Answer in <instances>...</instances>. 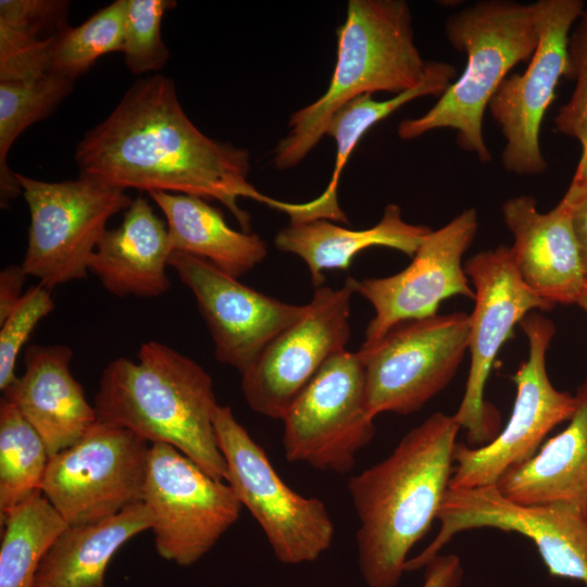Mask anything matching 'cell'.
I'll return each instance as SVG.
<instances>
[{
	"instance_id": "1",
	"label": "cell",
	"mask_w": 587,
	"mask_h": 587,
	"mask_svg": "<svg viewBox=\"0 0 587 587\" xmlns=\"http://www.w3.org/2000/svg\"><path fill=\"white\" fill-rule=\"evenodd\" d=\"M80 175L124 190L182 193L223 203L250 229L237 200L248 198L285 212L288 202L261 193L249 180L250 153L204 135L189 120L172 79L136 80L116 108L76 147Z\"/></svg>"
},
{
	"instance_id": "2",
	"label": "cell",
	"mask_w": 587,
	"mask_h": 587,
	"mask_svg": "<svg viewBox=\"0 0 587 587\" xmlns=\"http://www.w3.org/2000/svg\"><path fill=\"white\" fill-rule=\"evenodd\" d=\"M460 425L436 412L391 453L348 483L355 510L358 562L369 587H395L408 554L429 530L449 489Z\"/></svg>"
},
{
	"instance_id": "3",
	"label": "cell",
	"mask_w": 587,
	"mask_h": 587,
	"mask_svg": "<svg viewBox=\"0 0 587 587\" xmlns=\"http://www.w3.org/2000/svg\"><path fill=\"white\" fill-rule=\"evenodd\" d=\"M218 405L213 380L200 364L151 340L140 346L136 361L108 363L93 407L97 421L128 429L151 445L168 444L226 482L214 427Z\"/></svg>"
},
{
	"instance_id": "4",
	"label": "cell",
	"mask_w": 587,
	"mask_h": 587,
	"mask_svg": "<svg viewBox=\"0 0 587 587\" xmlns=\"http://www.w3.org/2000/svg\"><path fill=\"white\" fill-rule=\"evenodd\" d=\"M337 59L327 90L289 118L274 151V165L299 164L325 135L332 115L348 101L377 91L401 93L417 86L426 63L415 42L403 0H350L337 29Z\"/></svg>"
},
{
	"instance_id": "5",
	"label": "cell",
	"mask_w": 587,
	"mask_h": 587,
	"mask_svg": "<svg viewBox=\"0 0 587 587\" xmlns=\"http://www.w3.org/2000/svg\"><path fill=\"white\" fill-rule=\"evenodd\" d=\"M445 33L451 47L466 55L464 71L425 114L400 122L398 136L411 140L435 129H453L458 146L486 163L491 154L483 136L485 110L508 73L535 52V8L478 1L449 16Z\"/></svg>"
},
{
	"instance_id": "6",
	"label": "cell",
	"mask_w": 587,
	"mask_h": 587,
	"mask_svg": "<svg viewBox=\"0 0 587 587\" xmlns=\"http://www.w3.org/2000/svg\"><path fill=\"white\" fill-rule=\"evenodd\" d=\"M30 216L21 263L52 289L85 278L109 220L133 202L126 191L96 177L50 183L15 173Z\"/></svg>"
},
{
	"instance_id": "7",
	"label": "cell",
	"mask_w": 587,
	"mask_h": 587,
	"mask_svg": "<svg viewBox=\"0 0 587 587\" xmlns=\"http://www.w3.org/2000/svg\"><path fill=\"white\" fill-rule=\"evenodd\" d=\"M214 427L226 463V483L259 523L274 555L291 565L320 558L335 534L324 502L284 483L230 407L218 405Z\"/></svg>"
},
{
	"instance_id": "8",
	"label": "cell",
	"mask_w": 587,
	"mask_h": 587,
	"mask_svg": "<svg viewBox=\"0 0 587 587\" xmlns=\"http://www.w3.org/2000/svg\"><path fill=\"white\" fill-rule=\"evenodd\" d=\"M470 315H445L401 322L379 340L362 345L371 414H411L453 378L469 350Z\"/></svg>"
},
{
	"instance_id": "9",
	"label": "cell",
	"mask_w": 587,
	"mask_h": 587,
	"mask_svg": "<svg viewBox=\"0 0 587 587\" xmlns=\"http://www.w3.org/2000/svg\"><path fill=\"white\" fill-rule=\"evenodd\" d=\"M359 352L342 350L319 370L282 421L287 461L348 473L375 435Z\"/></svg>"
},
{
	"instance_id": "10",
	"label": "cell",
	"mask_w": 587,
	"mask_h": 587,
	"mask_svg": "<svg viewBox=\"0 0 587 587\" xmlns=\"http://www.w3.org/2000/svg\"><path fill=\"white\" fill-rule=\"evenodd\" d=\"M142 502L159 555L190 566L237 522L243 508L232 487L164 442L150 446Z\"/></svg>"
},
{
	"instance_id": "11",
	"label": "cell",
	"mask_w": 587,
	"mask_h": 587,
	"mask_svg": "<svg viewBox=\"0 0 587 587\" xmlns=\"http://www.w3.org/2000/svg\"><path fill=\"white\" fill-rule=\"evenodd\" d=\"M149 450L133 432L97 421L50 457L40 490L68 525L108 519L142 501Z\"/></svg>"
},
{
	"instance_id": "12",
	"label": "cell",
	"mask_w": 587,
	"mask_h": 587,
	"mask_svg": "<svg viewBox=\"0 0 587 587\" xmlns=\"http://www.w3.org/2000/svg\"><path fill=\"white\" fill-rule=\"evenodd\" d=\"M437 520L436 537L407 561L405 572L425 567L458 533L492 527L529 538L551 576L579 580L587 587V514L574 505L519 503L497 485L448 489Z\"/></svg>"
},
{
	"instance_id": "13",
	"label": "cell",
	"mask_w": 587,
	"mask_h": 587,
	"mask_svg": "<svg viewBox=\"0 0 587 587\" xmlns=\"http://www.w3.org/2000/svg\"><path fill=\"white\" fill-rule=\"evenodd\" d=\"M520 324L528 341V357L512 377L516 397L511 416L488 444L477 448L455 445L449 489L497 485L509 469L532 458L547 434L570 421L576 409L575 396L554 388L547 373L554 324L537 313L526 315Z\"/></svg>"
},
{
	"instance_id": "14",
	"label": "cell",
	"mask_w": 587,
	"mask_h": 587,
	"mask_svg": "<svg viewBox=\"0 0 587 587\" xmlns=\"http://www.w3.org/2000/svg\"><path fill=\"white\" fill-rule=\"evenodd\" d=\"M464 271L474 286V309L470 315L471 366L462 401L453 414L466 430L471 445L484 446L497 435L499 414L484 400L492 363L516 324L533 310L553 305L536 296L522 280L510 257L500 246L471 257Z\"/></svg>"
},
{
	"instance_id": "15",
	"label": "cell",
	"mask_w": 587,
	"mask_h": 587,
	"mask_svg": "<svg viewBox=\"0 0 587 587\" xmlns=\"http://www.w3.org/2000/svg\"><path fill=\"white\" fill-rule=\"evenodd\" d=\"M534 4L539 39L522 74L508 76L488 109L505 139L502 165L517 175L547 170L540 148L544 116L555 97L561 77H569V38L580 17V0H539Z\"/></svg>"
},
{
	"instance_id": "16",
	"label": "cell",
	"mask_w": 587,
	"mask_h": 587,
	"mask_svg": "<svg viewBox=\"0 0 587 587\" xmlns=\"http://www.w3.org/2000/svg\"><path fill=\"white\" fill-rule=\"evenodd\" d=\"M357 279L334 289L320 286L303 314L279 333L241 374V391L254 412L282 420L319 370L346 349Z\"/></svg>"
},
{
	"instance_id": "17",
	"label": "cell",
	"mask_w": 587,
	"mask_h": 587,
	"mask_svg": "<svg viewBox=\"0 0 587 587\" xmlns=\"http://www.w3.org/2000/svg\"><path fill=\"white\" fill-rule=\"evenodd\" d=\"M478 228L474 208L464 210L423 240L411 263L401 272L357 280V294L374 308L363 345L379 340L392 326L437 314L452 296L475 298L462 264Z\"/></svg>"
},
{
	"instance_id": "18",
	"label": "cell",
	"mask_w": 587,
	"mask_h": 587,
	"mask_svg": "<svg viewBox=\"0 0 587 587\" xmlns=\"http://www.w3.org/2000/svg\"><path fill=\"white\" fill-rule=\"evenodd\" d=\"M170 266L193 295L220 363L243 374L268 344L304 312L243 285L210 262L173 251Z\"/></svg>"
},
{
	"instance_id": "19",
	"label": "cell",
	"mask_w": 587,
	"mask_h": 587,
	"mask_svg": "<svg viewBox=\"0 0 587 587\" xmlns=\"http://www.w3.org/2000/svg\"><path fill=\"white\" fill-rule=\"evenodd\" d=\"M501 210L514 238L510 257L525 285L553 307L576 304L586 283L571 209L559 202L540 212L534 197L521 195L504 201Z\"/></svg>"
},
{
	"instance_id": "20",
	"label": "cell",
	"mask_w": 587,
	"mask_h": 587,
	"mask_svg": "<svg viewBox=\"0 0 587 587\" xmlns=\"http://www.w3.org/2000/svg\"><path fill=\"white\" fill-rule=\"evenodd\" d=\"M73 350L66 345H32L23 375L3 390L42 438L50 457L78 441L97 422L95 407L71 373Z\"/></svg>"
},
{
	"instance_id": "21",
	"label": "cell",
	"mask_w": 587,
	"mask_h": 587,
	"mask_svg": "<svg viewBox=\"0 0 587 587\" xmlns=\"http://www.w3.org/2000/svg\"><path fill=\"white\" fill-rule=\"evenodd\" d=\"M172 252L166 223L147 198L137 197L125 210L121 225L103 234L88 271L115 296L159 297L171 285L166 267Z\"/></svg>"
},
{
	"instance_id": "22",
	"label": "cell",
	"mask_w": 587,
	"mask_h": 587,
	"mask_svg": "<svg viewBox=\"0 0 587 587\" xmlns=\"http://www.w3.org/2000/svg\"><path fill=\"white\" fill-rule=\"evenodd\" d=\"M575 398L567 426L500 477L497 487L505 497L523 504L574 505L587 514V379Z\"/></svg>"
},
{
	"instance_id": "23",
	"label": "cell",
	"mask_w": 587,
	"mask_h": 587,
	"mask_svg": "<svg viewBox=\"0 0 587 587\" xmlns=\"http://www.w3.org/2000/svg\"><path fill=\"white\" fill-rule=\"evenodd\" d=\"M430 232L427 226L405 222L401 208L391 203L370 228L349 229L329 220L289 223L276 234L274 243L304 261L317 288L324 284L325 271L347 270L359 252L371 247L391 248L412 258Z\"/></svg>"
},
{
	"instance_id": "24",
	"label": "cell",
	"mask_w": 587,
	"mask_h": 587,
	"mask_svg": "<svg viewBox=\"0 0 587 587\" xmlns=\"http://www.w3.org/2000/svg\"><path fill=\"white\" fill-rule=\"evenodd\" d=\"M152 525L142 501L95 523L68 525L42 558L34 587H108L104 575L115 552Z\"/></svg>"
},
{
	"instance_id": "25",
	"label": "cell",
	"mask_w": 587,
	"mask_h": 587,
	"mask_svg": "<svg viewBox=\"0 0 587 587\" xmlns=\"http://www.w3.org/2000/svg\"><path fill=\"white\" fill-rule=\"evenodd\" d=\"M148 195L165 217L173 251L205 260L236 278L265 259L267 246L259 235L230 228L204 199L162 191Z\"/></svg>"
},
{
	"instance_id": "26",
	"label": "cell",
	"mask_w": 587,
	"mask_h": 587,
	"mask_svg": "<svg viewBox=\"0 0 587 587\" xmlns=\"http://www.w3.org/2000/svg\"><path fill=\"white\" fill-rule=\"evenodd\" d=\"M455 67L447 62L427 61L422 82L387 100H375L372 95L359 96L340 107L329 118L325 135L336 146L333 174L326 189L312 199L319 218L348 224L338 202V184L347 161L363 135L405 103L425 96L440 97L453 83Z\"/></svg>"
},
{
	"instance_id": "27",
	"label": "cell",
	"mask_w": 587,
	"mask_h": 587,
	"mask_svg": "<svg viewBox=\"0 0 587 587\" xmlns=\"http://www.w3.org/2000/svg\"><path fill=\"white\" fill-rule=\"evenodd\" d=\"M70 1H0V83L50 74L58 38L68 28Z\"/></svg>"
},
{
	"instance_id": "28",
	"label": "cell",
	"mask_w": 587,
	"mask_h": 587,
	"mask_svg": "<svg viewBox=\"0 0 587 587\" xmlns=\"http://www.w3.org/2000/svg\"><path fill=\"white\" fill-rule=\"evenodd\" d=\"M0 521V587H34L42 558L68 524L40 490Z\"/></svg>"
},
{
	"instance_id": "29",
	"label": "cell",
	"mask_w": 587,
	"mask_h": 587,
	"mask_svg": "<svg viewBox=\"0 0 587 587\" xmlns=\"http://www.w3.org/2000/svg\"><path fill=\"white\" fill-rule=\"evenodd\" d=\"M73 80L55 74L21 82L0 83V204L7 208L22 195L8 154L17 137L48 117L73 90Z\"/></svg>"
},
{
	"instance_id": "30",
	"label": "cell",
	"mask_w": 587,
	"mask_h": 587,
	"mask_svg": "<svg viewBox=\"0 0 587 587\" xmlns=\"http://www.w3.org/2000/svg\"><path fill=\"white\" fill-rule=\"evenodd\" d=\"M50 455L47 447L17 409L0 401V519L39 491ZM41 491V490H40Z\"/></svg>"
},
{
	"instance_id": "31",
	"label": "cell",
	"mask_w": 587,
	"mask_h": 587,
	"mask_svg": "<svg viewBox=\"0 0 587 587\" xmlns=\"http://www.w3.org/2000/svg\"><path fill=\"white\" fill-rule=\"evenodd\" d=\"M127 0H115L57 40L50 73L75 79L104 54L123 50Z\"/></svg>"
},
{
	"instance_id": "32",
	"label": "cell",
	"mask_w": 587,
	"mask_h": 587,
	"mask_svg": "<svg viewBox=\"0 0 587 587\" xmlns=\"http://www.w3.org/2000/svg\"><path fill=\"white\" fill-rule=\"evenodd\" d=\"M569 38L570 79L575 80L566 103L554 117L555 130L574 138L580 146V158L561 203L570 207L587 197V3Z\"/></svg>"
},
{
	"instance_id": "33",
	"label": "cell",
	"mask_w": 587,
	"mask_h": 587,
	"mask_svg": "<svg viewBox=\"0 0 587 587\" xmlns=\"http://www.w3.org/2000/svg\"><path fill=\"white\" fill-rule=\"evenodd\" d=\"M176 4L173 0H127L122 52L133 74L159 71L167 62L161 24L164 13Z\"/></svg>"
},
{
	"instance_id": "34",
	"label": "cell",
	"mask_w": 587,
	"mask_h": 587,
	"mask_svg": "<svg viewBox=\"0 0 587 587\" xmlns=\"http://www.w3.org/2000/svg\"><path fill=\"white\" fill-rule=\"evenodd\" d=\"M54 309L51 289L38 284L28 288L21 301L0 322V389L15 379V364L23 346L37 324Z\"/></svg>"
},
{
	"instance_id": "35",
	"label": "cell",
	"mask_w": 587,
	"mask_h": 587,
	"mask_svg": "<svg viewBox=\"0 0 587 587\" xmlns=\"http://www.w3.org/2000/svg\"><path fill=\"white\" fill-rule=\"evenodd\" d=\"M462 577L463 567L458 555L438 554L426 564L421 587H460Z\"/></svg>"
},
{
	"instance_id": "36",
	"label": "cell",
	"mask_w": 587,
	"mask_h": 587,
	"mask_svg": "<svg viewBox=\"0 0 587 587\" xmlns=\"http://www.w3.org/2000/svg\"><path fill=\"white\" fill-rule=\"evenodd\" d=\"M27 276L22 265L17 264H10L0 272V322L23 298V286Z\"/></svg>"
},
{
	"instance_id": "37",
	"label": "cell",
	"mask_w": 587,
	"mask_h": 587,
	"mask_svg": "<svg viewBox=\"0 0 587 587\" xmlns=\"http://www.w3.org/2000/svg\"><path fill=\"white\" fill-rule=\"evenodd\" d=\"M569 208L571 209L572 225L577 242L584 279L587 286V197L578 200Z\"/></svg>"
},
{
	"instance_id": "38",
	"label": "cell",
	"mask_w": 587,
	"mask_h": 587,
	"mask_svg": "<svg viewBox=\"0 0 587 587\" xmlns=\"http://www.w3.org/2000/svg\"><path fill=\"white\" fill-rule=\"evenodd\" d=\"M576 304L587 314V286L579 296Z\"/></svg>"
}]
</instances>
